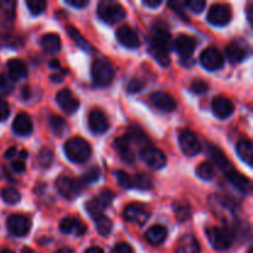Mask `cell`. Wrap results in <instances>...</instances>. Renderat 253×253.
I'll return each mask as SVG.
<instances>
[{
  "mask_svg": "<svg viewBox=\"0 0 253 253\" xmlns=\"http://www.w3.org/2000/svg\"><path fill=\"white\" fill-rule=\"evenodd\" d=\"M173 47V39L170 32L165 26L156 25L151 34L150 52L158 63L163 67L169 66V51Z\"/></svg>",
  "mask_w": 253,
  "mask_h": 253,
  "instance_id": "obj_1",
  "label": "cell"
},
{
  "mask_svg": "<svg viewBox=\"0 0 253 253\" xmlns=\"http://www.w3.org/2000/svg\"><path fill=\"white\" fill-rule=\"evenodd\" d=\"M66 156L73 163H84L91 155V146L82 137H72L64 143Z\"/></svg>",
  "mask_w": 253,
  "mask_h": 253,
  "instance_id": "obj_2",
  "label": "cell"
},
{
  "mask_svg": "<svg viewBox=\"0 0 253 253\" xmlns=\"http://www.w3.org/2000/svg\"><path fill=\"white\" fill-rule=\"evenodd\" d=\"M91 78L98 86H108L115 78V69L108 59L99 58L91 64Z\"/></svg>",
  "mask_w": 253,
  "mask_h": 253,
  "instance_id": "obj_3",
  "label": "cell"
},
{
  "mask_svg": "<svg viewBox=\"0 0 253 253\" xmlns=\"http://www.w3.org/2000/svg\"><path fill=\"white\" fill-rule=\"evenodd\" d=\"M98 15L106 24L115 25L125 19L126 11L121 4L114 0H101L98 4Z\"/></svg>",
  "mask_w": 253,
  "mask_h": 253,
  "instance_id": "obj_4",
  "label": "cell"
},
{
  "mask_svg": "<svg viewBox=\"0 0 253 253\" xmlns=\"http://www.w3.org/2000/svg\"><path fill=\"white\" fill-rule=\"evenodd\" d=\"M205 232H207L210 245L216 251H224V250L230 249L234 242V234L231 232V230L226 229V227L211 226L208 227Z\"/></svg>",
  "mask_w": 253,
  "mask_h": 253,
  "instance_id": "obj_5",
  "label": "cell"
},
{
  "mask_svg": "<svg viewBox=\"0 0 253 253\" xmlns=\"http://www.w3.org/2000/svg\"><path fill=\"white\" fill-rule=\"evenodd\" d=\"M114 198H115V195H114V193L111 192V190L109 189L103 190L98 197L89 200V202L86 203L85 204L86 211H88V214L90 215L94 220L98 219L99 216L104 215L103 214L104 210H105L106 208L110 207Z\"/></svg>",
  "mask_w": 253,
  "mask_h": 253,
  "instance_id": "obj_6",
  "label": "cell"
},
{
  "mask_svg": "<svg viewBox=\"0 0 253 253\" xmlns=\"http://www.w3.org/2000/svg\"><path fill=\"white\" fill-rule=\"evenodd\" d=\"M83 185L84 184L81 182V179H73V178L64 177V175H62L56 180V187L59 194L68 200L78 197L83 190Z\"/></svg>",
  "mask_w": 253,
  "mask_h": 253,
  "instance_id": "obj_7",
  "label": "cell"
},
{
  "mask_svg": "<svg viewBox=\"0 0 253 253\" xmlns=\"http://www.w3.org/2000/svg\"><path fill=\"white\" fill-rule=\"evenodd\" d=\"M251 53V47L245 40H234L226 47V56L231 63H240L245 61Z\"/></svg>",
  "mask_w": 253,
  "mask_h": 253,
  "instance_id": "obj_8",
  "label": "cell"
},
{
  "mask_svg": "<svg viewBox=\"0 0 253 253\" xmlns=\"http://www.w3.org/2000/svg\"><path fill=\"white\" fill-rule=\"evenodd\" d=\"M140 157L152 169H161L167 163L165 153L156 147H147V146L143 147L140 151Z\"/></svg>",
  "mask_w": 253,
  "mask_h": 253,
  "instance_id": "obj_9",
  "label": "cell"
},
{
  "mask_svg": "<svg viewBox=\"0 0 253 253\" xmlns=\"http://www.w3.org/2000/svg\"><path fill=\"white\" fill-rule=\"evenodd\" d=\"M124 219L132 224L143 225L150 219V211L145 205L132 203V204H128L124 210Z\"/></svg>",
  "mask_w": 253,
  "mask_h": 253,
  "instance_id": "obj_10",
  "label": "cell"
},
{
  "mask_svg": "<svg viewBox=\"0 0 253 253\" xmlns=\"http://www.w3.org/2000/svg\"><path fill=\"white\" fill-rule=\"evenodd\" d=\"M200 63L208 71H217L225 63L224 56L216 47H208L200 54Z\"/></svg>",
  "mask_w": 253,
  "mask_h": 253,
  "instance_id": "obj_11",
  "label": "cell"
},
{
  "mask_svg": "<svg viewBox=\"0 0 253 253\" xmlns=\"http://www.w3.org/2000/svg\"><path fill=\"white\" fill-rule=\"evenodd\" d=\"M6 226L11 235L16 237H24L31 230V221H30L29 217L24 216V215L15 214L7 219Z\"/></svg>",
  "mask_w": 253,
  "mask_h": 253,
  "instance_id": "obj_12",
  "label": "cell"
},
{
  "mask_svg": "<svg viewBox=\"0 0 253 253\" xmlns=\"http://www.w3.org/2000/svg\"><path fill=\"white\" fill-rule=\"evenodd\" d=\"M231 20V9L226 4H214L208 12V21L215 26H225Z\"/></svg>",
  "mask_w": 253,
  "mask_h": 253,
  "instance_id": "obj_13",
  "label": "cell"
},
{
  "mask_svg": "<svg viewBox=\"0 0 253 253\" xmlns=\"http://www.w3.org/2000/svg\"><path fill=\"white\" fill-rule=\"evenodd\" d=\"M179 145L183 153L187 156H195L200 152V150H202V145H200L197 135L189 130H185L180 133Z\"/></svg>",
  "mask_w": 253,
  "mask_h": 253,
  "instance_id": "obj_14",
  "label": "cell"
},
{
  "mask_svg": "<svg viewBox=\"0 0 253 253\" xmlns=\"http://www.w3.org/2000/svg\"><path fill=\"white\" fill-rule=\"evenodd\" d=\"M88 125L89 128L93 133H96V135H100V133L106 132L109 130V124L108 118H106L105 114L101 110H98V109H94L89 113L88 116Z\"/></svg>",
  "mask_w": 253,
  "mask_h": 253,
  "instance_id": "obj_15",
  "label": "cell"
},
{
  "mask_svg": "<svg viewBox=\"0 0 253 253\" xmlns=\"http://www.w3.org/2000/svg\"><path fill=\"white\" fill-rule=\"evenodd\" d=\"M56 101L62 110L67 114H73L78 110L79 100L73 95L69 89H62L57 93Z\"/></svg>",
  "mask_w": 253,
  "mask_h": 253,
  "instance_id": "obj_16",
  "label": "cell"
},
{
  "mask_svg": "<svg viewBox=\"0 0 253 253\" xmlns=\"http://www.w3.org/2000/svg\"><path fill=\"white\" fill-rule=\"evenodd\" d=\"M116 37H118L119 42L127 48H137L141 44L137 32L127 25L119 27L118 31H116Z\"/></svg>",
  "mask_w": 253,
  "mask_h": 253,
  "instance_id": "obj_17",
  "label": "cell"
},
{
  "mask_svg": "<svg viewBox=\"0 0 253 253\" xmlns=\"http://www.w3.org/2000/svg\"><path fill=\"white\" fill-rule=\"evenodd\" d=\"M173 47L182 58L189 59L195 51V41L188 35H179L173 41Z\"/></svg>",
  "mask_w": 253,
  "mask_h": 253,
  "instance_id": "obj_18",
  "label": "cell"
},
{
  "mask_svg": "<svg viewBox=\"0 0 253 253\" xmlns=\"http://www.w3.org/2000/svg\"><path fill=\"white\" fill-rule=\"evenodd\" d=\"M150 100L153 106L165 113H172L177 108V103L174 99L165 91H156V93L151 94Z\"/></svg>",
  "mask_w": 253,
  "mask_h": 253,
  "instance_id": "obj_19",
  "label": "cell"
},
{
  "mask_svg": "<svg viewBox=\"0 0 253 253\" xmlns=\"http://www.w3.org/2000/svg\"><path fill=\"white\" fill-rule=\"evenodd\" d=\"M59 230L67 235L72 234L76 236H83L86 232V226L77 217L67 216L59 224Z\"/></svg>",
  "mask_w": 253,
  "mask_h": 253,
  "instance_id": "obj_20",
  "label": "cell"
},
{
  "mask_svg": "<svg viewBox=\"0 0 253 253\" xmlns=\"http://www.w3.org/2000/svg\"><path fill=\"white\" fill-rule=\"evenodd\" d=\"M211 108L214 115L219 119H227L230 115H232L235 110L232 101L229 98H225V96H216V98H214Z\"/></svg>",
  "mask_w": 253,
  "mask_h": 253,
  "instance_id": "obj_21",
  "label": "cell"
},
{
  "mask_svg": "<svg viewBox=\"0 0 253 253\" xmlns=\"http://www.w3.org/2000/svg\"><path fill=\"white\" fill-rule=\"evenodd\" d=\"M131 146H132V141H131L130 136L127 133L121 136V137L116 138L115 143H114V147L120 153L123 161H125L127 163H132L135 161V153H133Z\"/></svg>",
  "mask_w": 253,
  "mask_h": 253,
  "instance_id": "obj_22",
  "label": "cell"
},
{
  "mask_svg": "<svg viewBox=\"0 0 253 253\" xmlns=\"http://www.w3.org/2000/svg\"><path fill=\"white\" fill-rule=\"evenodd\" d=\"M7 67V74H9V79L11 81H21V79L26 78L29 72H27V67L21 59L19 58H11L6 64Z\"/></svg>",
  "mask_w": 253,
  "mask_h": 253,
  "instance_id": "obj_23",
  "label": "cell"
},
{
  "mask_svg": "<svg viewBox=\"0 0 253 253\" xmlns=\"http://www.w3.org/2000/svg\"><path fill=\"white\" fill-rule=\"evenodd\" d=\"M226 178L232 185H234L236 189H239L240 192L242 193H250L252 189V184L251 180L249 179L247 177L242 175L241 173L237 172L236 169H231L226 173Z\"/></svg>",
  "mask_w": 253,
  "mask_h": 253,
  "instance_id": "obj_24",
  "label": "cell"
},
{
  "mask_svg": "<svg viewBox=\"0 0 253 253\" xmlns=\"http://www.w3.org/2000/svg\"><path fill=\"white\" fill-rule=\"evenodd\" d=\"M208 152H209V156L212 160V162H214V165L216 166V167H219L225 174H226L229 170L234 169V167H232L230 161L226 158V156H225L217 147H215V146L212 145H209L208 146Z\"/></svg>",
  "mask_w": 253,
  "mask_h": 253,
  "instance_id": "obj_25",
  "label": "cell"
},
{
  "mask_svg": "<svg viewBox=\"0 0 253 253\" xmlns=\"http://www.w3.org/2000/svg\"><path fill=\"white\" fill-rule=\"evenodd\" d=\"M32 120L27 114L21 113L19 115H16L14 123H12V130L15 133L20 136H27L32 132Z\"/></svg>",
  "mask_w": 253,
  "mask_h": 253,
  "instance_id": "obj_26",
  "label": "cell"
},
{
  "mask_svg": "<svg viewBox=\"0 0 253 253\" xmlns=\"http://www.w3.org/2000/svg\"><path fill=\"white\" fill-rule=\"evenodd\" d=\"M145 239L147 240L148 244L158 246L167 239V229L163 225H153L146 231Z\"/></svg>",
  "mask_w": 253,
  "mask_h": 253,
  "instance_id": "obj_27",
  "label": "cell"
},
{
  "mask_svg": "<svg viewBox=\"0 0 253 253\" xmlns=\"http://www.w3.org/2000/svg\"><path fill=\"white\" fill-rule=\"evenodd\" d=\"M200 246L193 235H184L178 242L175 253H199Z\"/></svg>",
  "mask_w": 253,
  "mask_h": 253,
  "instance_id": "obj_28",
  "label": "cell"
},
{
  "mask_svg": "<svg viewBox=\"0 0 253 253\" xmlns=\"http://www.w3.org/2000/svg\"><path fill=\"white\" fill-rule=\"evenodd\" d=\"M41 46L46 53L54 54L57 52H59V49H61V39L56 34H47L44 36H42Z\"/></svg>",
  "mask_w": 253,
  "mask_h": 253,
  "instance_id": "obj_29",
  "label": "cell"
},
{
  "mask_svg": "<svg viewBox=\"0 0 253 253\" xmlns=\"http://www.w3.org/2000/svg\"><path fill=\"white\" fill-rule=\"evenodd\" d=\"M237 155L240 156L244 162H246L250 167L253 166V145L251 141L241 140L236 146Z\"/></svg>",
  "mask_w": 253,
  "mask_h": 253,
  "instance_id": "obj_30",
  "label": "cell"
},
{
  "mask_svg": "<svg viewBox=\"0 0 253 253\" xmlns=\"http://www.w3.org/2000/svg\"><path fill=\"white\" fill-rule=\"evenodd\" d=\"M48 126L51 128L52 132L56 136L61 137L67 130V123L64 119H62L61 116L57 115H51L48 119Z\"/></svg>",
  "mask_w": 253,
  "mask_h": 253,
  "instance_id": "obj_31",
  "label": "cell"
},
{
  "mask_svg": "<svg viewBox=\"0 0 253 253\" xmlns=\"http://www.w3.org/2000/svg\"><path fill=\"white\" fill-rule=\"evenodd\" d=\"M67 29H68L69 36H71L72 40H73V41L76 42L77 46L81 47V48L84 49V51H90V49H91V44L89 43V42L86 41V40L84 39L83 36H82L81 32H79L78 30L76 29V27L67 26Z\"/></svg>",
  "mask_w": 253,
  "mask_h": 253,
  "instance_id": "obj_32",
  "label": "cell"
},
{
  "mask_svg": "<svg viewBox=\"0 0 253 253\" xmlns=\"http://www.w3.org/2000/svg\"><path fill=\"white\" fill-rule=\"evenodd\" d=\"M94 221H95L96 230H98V232L101 236H108L111 232V230H113V222L105 215H101V216H99Z\"/></svg>",
  "mask_w": 253,
  "mask_h": 253,
  "instance_id": "obj_33",
  "label": "cell"
},
{
  "mask_svg": "<svg viewBox=\"0 0 253 253\" xmlns=\"http://www.w3.org/2000/svg\"><path fill=\"white\" fill-rule=\"evenodd\" d=\"M197 175L200 178V179L204 180H210L214 178L215 175V168L211 163L204 162L202 165L198 166L197 168Z\"/></svg>",
  "mask_w": 253,
  "mask_h": 253,
  "instance_id": "obj_34",
  "label": "cell"
},
{
  "mask_svg": "<svg viewBox=\"0 0 253 253\" xmlns=\"http://www.w3.org/2000/svg\"><path fill=\"white\" fill-rule=\"evenodd\" d=\"M1 198L6 204L14 205L20 202L21 194H20L19 190L15 189V188H4V189L1 190Z\"/></svg>",
  "mask_w": 253,
  "mask_h": 253,
  "instance_id": "obj_35",
  "label": "cell"
},
{
  "mask_svg": "<svg viewBox=\"0 0 253 253\" xmlns=\"http://www.w3.org/2000/svg\"><path fill=\"white\" fill-rule=\"evenodd\" d=\"M141 190H148L152 188V180L146 174H136L132 177V188Z\"/></svg>",
  "mask_w": 253,
  "mask_h": 253,
  "instance_id": "obj_36",
  "label": "cell"
},
{
  "mask_svg": "<svg viewBox=\"0 0 253 253\" xmlns=\"http://www.w3.org/2000/svg\"><path fill=\"white\" fill-rule=\"evenodd\" d=\"M53 162V153L49 148H42L37 156V163L42 168H48Z\"/></svg>",
  "mask_w": 253,
  "mask_h": 253,
  "instance_id": "obj_37",
  "label": "cell"
},
{
  "mask_svg": "<svg viewBox=\"0 0 253 253\" xmlns=\"http://www.w3.org/2000/svg\"><path fill=\"white\" fill-rule=\"evenodd\" d=\"M26 5L32 15L42 14L47 6L46 1H43V0H27Z\"/></svg>",
  "mask_w": 253,
  "mask_h": 253,
  "instance_id": "obj_38",
  "label": "cell"
},
{
  "mask_svg": "<svg viewBox=\"0 0 253 253\" xmlns=\"http://www.w3.org/2000/svg\"><path fill=\"white\" fill-rule=\"evenodd\" d=\"M115 177L118 179L119 185L123 187L124 189H130V188H132V177L130 174H127L124 170H116Z\"/></svg>",
  "mask_w": 253,
  "mask_h": 253,
  "instance_id": "obj_39",
  "label": "cell"
},
{
  "mask_svg": "<svg viewBox=\"0 0 253 253\" xmlns=\"http://www.w3.org/2000/svg\"><path fill=\"white\" fill-rule=\"evenodd\" d=\"M100 178V169L98 167H91L85 174L82 177L81 182L83 184H91V183H95L96 180Z\"/></svg>",
  "mask_w": 253,
  "mask_h": 253,
  "instance_id": "obj_40",
  "label": "cell"
},
{
  "mask_svg": "<svg viewBox=\"0 0 253 253\" xmlns=\"http://www.w3.org/2000/svg\"><path fill=\"white\" fill-rule=\"evenodd\" d=\"M184 5L190 10V11L195 12V14H199V12H202L203 10L205 9L207 2H205L204 0H187V1L184 2Z\"/></svg>",
  "mask_w": 253,
  "mask_h": 253,
  "instance_id": "obj_41",
  "label": "cell"
},
{
  "mask_svg": "<svg viewBox=\"0 0 253 253\" xmlns=\"http://www.w3.org/2000/svg\"><path fill=\"white\" fill-rule=\"evenodd\" d=\"M190 89H192L193 93H195V94H204V93H207L208 89H209V85H208L207 82L197 79V81H194L192 83Z\"/></svg>",
  "mask_w": 253,
  "mask_h": 253,
  "instance_id": "obj_42",
  "label": "cell"
},
{
  "mask_svg": "<svg viewBox=\"0 0 253 253\" xmlns=\"http://www.w3.org/2000/svg\"><path fill=\"white\" fill-rule=\"evenodd\" d=\"M12 90V84L10 82V79L7 77H5L4 74L0 73V95H5V94H9Z\"/></svg>",
  "mask_w": 253,
  "mask_h": 253,
  "instance_id": "obj_43",
  "label": "cell"
},
{
  "mask_svg": "<svg viewBox=\"0 0 253 253\" xmlns=\"http://www.w3.org/2000/svg\"><path fill=\"white\" fill-rule=\"evenodd\" d=\"M168 6L172 7L173 11H174L175 14H178L180 17H182V19H185V21H187L188 16H187V14H185V11H184V2H182V1H169V2H168Z\"/></svg>",
  "mask_w": 253,
  "mask_h": 253,
  "instance_id": "obj_44",
  "label": "cell"
},
{
  "mask_svg": "<svg viewBox=\"0 0 253 253\" xmlns=\"http://www.w3.org/2000/svg\"><path fill=\"white\" fill-rule=\"evenodd\" d=\"M174 210L178 216V220H180V221H185V220H188L190 217V208L188 205H185V207L184 204L180 205V207L177 205L174 208Z\"/></svg>",
  "mask_w": 253,
  "mask_h": 253,
  "instance_id": "obj_45",
  "label": "cell"
},
{
  "mask_svg": "<svg viewBox=\"0 0 253 253\" xmlns=\"http://www.w3.org/2000/svg\"><path fill=\"white\" fill-rule=\"evenodd\" d=\"M143 85H145V83H143L141 79L133 78V79H131L130 82H128L127 91H128V93H137V91H140L141 89L143 88Z\"/></svg>",
  "mask_w": 253,
  "mask_h": 253,
  "instance_id": "obj_46",
  "label": "cell"
},
{
  "mask_svg": "<svg viewBox=\"0 0 253 253\" xmlns=\"http://www.w3.org/2000/svg\"><path fill=\"white\" fill-rule=\"evenodd\" d=\"M10 115V106L6 100L0 98V121H4L9 118Z\"/></svg>",
  "mask_w": 253,
  "mask_h": 253,
  "instance_id": "obj_47",
  "label": "cell"
},
{
  "mask_svg": "<svg viewBox=\"0 0 253 253\" xmlns=\"http://www.w3.org/2000/svg\"><path fill=\"white\" fill-rule=\"evenodd\" d=\"M111 253H133V250L128 244L120 242V244L114 246V249L111 250Z\"/></svg>",
  "mask_w": 253,
  "mask_h": 253,
  "instance_id": "obj_48",
  "label": "cell"
},
{
  "mask_svg": "<svg viewBox=\"0 0 253 253\" xmlns=\"http://www.w3.org/2000/svg\"><path fill=\"white\" fill-rule=\"evenodd\" d=\"M11 167H12V170L16 173H22L25 169H26V166H25V162L22 160L12 161Z\"/></svg>",
  "mask_w": 253,
  "mask_h": 253,
  "instance_id": "obj_49",
  "label": "cell"
},
{
  "mask_svg": "<svg viewBox=\"0 0 253 253\" xmlns=\"http://www.w3.org/2000/svg\"><path fill=\"white\" fill-rule=\"evenodd\" d=\"M67 4L71 5V6L73 7H78V9H81V7H85L86 5L89 4L88 0H67Z\"/></svg>",
  "mask_w": 253,
  "mask_h": 253,
  "instance_id": "obj_50",
  "label": "cell"
},
{
  "mask_svg": "<svg viewBox=\"0 0 253 253\" xmlns=\"http://www.w3.org/2000/svg\"><path fill=\"white\" fill-rule=\"evenodd\" d=\"M162 0H143V5L148 7H158L162 5Z\"/></svg>",
  "mask_w": 253,
  "mask_h": 253,
  "instance_id": "obj_51",
  "label": "cell"
},
{
  "mask_svg": "<svg viewBox=\"0 0 253 253\" xmlns=\"http://www.w3.org/2000/svg\"><path fill=\"white\" fill-rule=\"evenodd\" d=\"M67 73H68V72H67V71H61V73L53 74V76L51 77V79L53 82H62V81H63L64 76H66Z\"/></svg>",
  "mask_w": 253,
  "mask_h": 253,
  "instance_id": "obj_52",
  "label": "cell"
},
{
  "mask_svg": "<svg viewBox=\"0 0 253 253\" xmlns=\"http://www.w3.org/2000/svg\"><path fill=\"white\" fill-rule=\"evenodd\" d=\"M17 155V151L15 147H10L9 150L5 152V158H7V160H11V158H15V156Z\"/></svg>",
  "mask_w": 253,
  "mask_h": 253,
  "instance_id": "obj_53",
  "label": "cell"
},
{
  "mask_svg": "<svg viewBox=\"0 0 253 253\" xmlns=\"http://www.w3.org/2000/svg\"><path fill=\"white\" fill-rule=\"evenodd\" d=\"M247 19H249L250 24H252L253 22V5L250 4L249 6H247Z\"/></svg>",
  "mask_w": 253,
  "mask_h": 253,
  "instance_id": "obj_54",
  "label": "cell"
},
{
  "mask_svg": "<svg viewBox=\"0 0 253 253\" xmlns=\"http://www.w3.org/2000/svg\"><path fill=\"white\" fill-rule=\"evenodd\" d=\"M85 253H104V251L100 249V247L93 246V247H89V249L85 251Z\"/></svg>",
  "mask_w": 253,
  "mask_h": 253,
  "instance_id": "obj_55",
  "label": "cell"
},
{
  "mask_svg": "<svg viewBox=\"0 0 253 253\" xmlns=\"http://www.w3.org/2000/svg\"><path fill=\"white\" fill-rule=\"evenodd\" d=\"M49 67H51L52 69H56V71H59V62L57 61V59H52V61L49 62Z\"/></svg>",
  "mask_w": 253,
  "mask_h": 253,
  "instance_id": "obj_56",
  "label": "cell"
},
{
  "mask_svg": "<svg viewBox=\"0 0 253 253\" xmlns=\"http://www.w3.org/2000/svg\"><path fill=\"white\" fill-rule=\"evenodd\" d=\"M56 253H74V251L69 247H63V249H59Z\"/></svg>",
  "mask_w": 253,
  "mask_h": 253,
  "instance_id": "obj_57",
  "label": "cell"
},
{
  "mask_svg": "<svg viewBox=\"0 0 253 253\" xmlns=\"http://www.w3.org/2000/svg\"><path fill=\"white\" fill-rule=\"evenodd\" d=\"M21 253H36V252H35L34 250H31V249H24V250H22Z\"/></svg>",
  "mask_w": 253,
  "mask_h": 253,
  "instance_id": "obj_58",
  "label": "cell"
},
{
  "mask_svg": "<svg viewBox=\"0 0 253 253\" xmlns=\"http://www.w3.org/2000/svg\"><path fill=\"white\" fill-rule=\"evenodd\" d=\"M0 253H14V252H12L11 250H2V251Z\"/></svg>",
  "mask_w": 253,
  "mask_h": 253,
  "instance_id": "obj_59",
  "label": "cell"
},
{
  "mask_svg": "<svg viewBox=\"0 0 253 253\" xmlns=\"http://www.w3.org/2000/svg\"><path fill=\"white\" fill-rule=\"evenodd\" d=\"M253 252V249H252V247H250V249H249V252H247V253H252Z\"/></svg>",
  "mask_w": 253,
  "mask_h": 253,
  "instance_id": "obj_60",
  "label": "cell"
}]
</instances>
